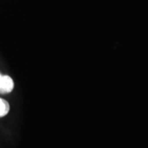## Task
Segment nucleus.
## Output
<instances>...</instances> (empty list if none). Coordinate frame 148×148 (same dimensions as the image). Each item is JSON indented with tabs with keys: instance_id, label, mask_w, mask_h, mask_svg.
<instances>
[{
	"instance_id": "1",
	"label": "nucleus",
	"mask_w": 148,
	"mask_h": 148,
	"mask_svg": "<svg viewBox=\"0 0 148 148\" xmlns=\"http://www.w3.org/2000/svg\"><path fill=\"white\" fill-rule=\"evenodd\" d=\"M14 89L13 79L8 75L0 73V94L11 93Z\"/></svg>"
},
{
	"instance_id": "2",
	"label": "nucleus",
	"mask_w": 148,
	"mask_h": 148,
	"mask_svg": "<svg viewBox=\"0 0 148 148\" xmlns=\"http://www.w3.org/2000/svg\"><path fill=\"white\" fill-rule=\"evenodd\" d=\"M10 110V105L8 101L0 97V118L6 116Z\"/></svg>"
}]
</instances>
